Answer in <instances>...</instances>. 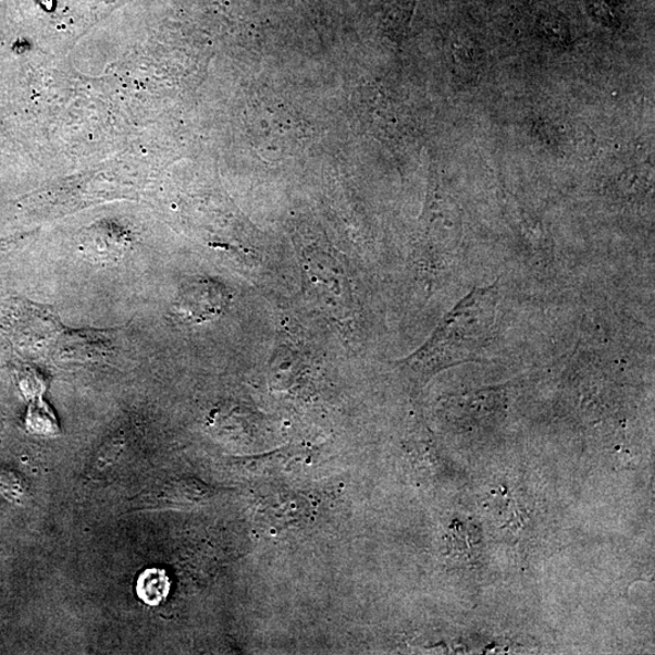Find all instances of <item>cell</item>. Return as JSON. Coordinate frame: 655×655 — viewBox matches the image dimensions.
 I'll use <instances>...</instances> for the list:
<instances>
[{
    "label": "cell",
    "mask_w": 655,
    "mask_h": 655,
    "mask_svg": "<svg viewBox=\"0 0 655 655\" xmlns=\"http://www.w3.org/2000/svg\"><path fill=\"white\" fill-rule=\"evenodd\" d=\"M499 301L498 282L472 289L443 317L425 344L397 364L427 382L446 369L482 361L495 339Z\"/></svg>",
    "instance_id": "6da1fadb"
},
{
    "label": "cell",
    "mask_w": 655,
    "mask_h": 655,
    "mask_svg": "<svg viewBox=\"0 0 655 655\" xmlns=\"http://www.w3.org/2000/svg\"><path fill=\"white\" fill-rule=\"evenodd\" d=\"M302 269L308 287L328 311L337 317L353 312L350 281L335 258L321 252H305Z\"/></svg>",
    "instance_id": "7a4b0ae2"
},
{
    "label": "cell",
    "mask_w": 655,
    "mask_h": 655,
    "mask_svg": "<svg viewBox=\"0 0 655 655\" xmlns=\"http://www.w3.org/2000/svg\"><path fill=\"white\" fill-rule=\"evenodd\" d=\"M230 294L223 284L210 279L187 282L178 291L173 304L177 319L199 324L218 319L227 309Z\"/></svg>",
    "instance_id": "3957f363"
},
{
    "label": "cell",
    "mask_w": 655,
    "mask_h": 655,
    "mask_svg": "<svg viewBox=\"0 0 655 655\" xmlns=\"http://www.w3.org/2000/svg\"><path fill=\"white\" fill-rule=\"evenodd\" d=\"M171 580L162 569H147L137 580V595L146 605L157 606L168 596Z\"/></svg>",
    "instance_id": "277c9868"
}]
</instances>
